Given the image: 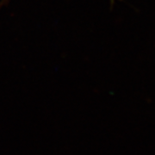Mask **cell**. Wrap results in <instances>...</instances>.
<instances>
[{
    "label": "cell",
    "mask_w": 155,
    "mask_h": 155,
    "mask_svg": "<svg viewBox=\"0 0 155 155\" xmlns=\"http://www.w3.org/2000/svg\"><path fill=\"white\" fill-rule=\"evenodd\" d=\"M111 2H114V0H110Z\"/></svg>",
    "instance_id": "1"
}]
</instances>
